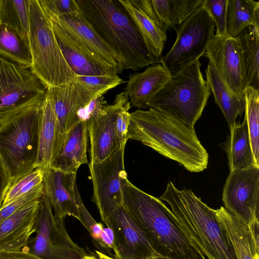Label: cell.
<instances>
[{"instance_id": "cell-40", "label": "cell", "mask_w": 259, "mask_h": 259, "mask_svg": "<svg viewBox=\"0 0 259 259\" xmlns=\"http://www.w3.org/2000/svg\"><path fill=\"white\" fill-rule=\"evenodd\" d=\"M105 104L103 96L95 98L78 110L76 115V122L84 121L88 124L98 115Z\"/></svg>"}, {"instance_id": "cell-19", "label": "cell", "mask_w": 259, "mask_h": 259, "mask_svg": "<svg viewBox=\"0 0 259 259\" xmlns=\"http://www.w3.org/2000/svg\"><path fill=\"white\" fill-rule=\"evenodd\" d=\"M48 18L62 53L76 76L117 74L115 71L102 62L82 47L57 21L51 18Z\"/></svg>"}, {"instance_id": "cell-17", "label": "cell", "mask_w": 259, "mask_h": 259, "mask_svg": "<svg viewBox=\"0 0 259 259\" xmlns=\"http://www.w3.org/2000/svg\"><path fill=\"white\" fill-rule=\"evenodd\" d=\"M46 15L57 21L82 47L117 73H121L111 49L101 38L79 11L64 15Z\"/></svg>"}, {"instance_id": "cell-46", "label": "cell", "mask_w": 259, "mask_h": 259, "mask_svg": "<svg viewBox=\"0 0 259 259\" xmlns=\"http://www.w3.org/2000/svg\"><path fill=\"white\" fill-rule=\"evenodd\" d=\"M80 259H99L94 255H86Z\"/></svg>"}, {"instance_id": "cell-41", "label": "cell", "mask_w": 259, "mask_h": 259, "mask_svg": "<svg viewBox=\"0 0 259 259\" xmlns=\"http://www.w3.org/2000/svg\"><path fill=\"white\" fill-rule=\"evenodd\" d=\"M76 199L78 204L80 216V222L84 226V227L87 229L90 233L96 224L97 222L91 216L90 213L88 212L86 208L85 207L82 200L81 199L78 189H76L75 191Z\"/></svg>"}, {"instance_id": "cell-11", "label": "cell", "mask_w": 259, "mask_h": 259, "mask_svg": "<svg viewBox=\"0 0 259 259\" xmlns=\"http://www.w3.org/2000/svg\"><path fill=\"white\" fill-rule=\"evenodd\" d=\"M124 148L122 146L116 149L101 162L88 163L93 186L92 201L96 204L103 222L122 204L121 181L126 173Z\"/></svg>"}, {"instance_id": "cell-36", "label": "cell", "mask_w": 259, "mask_h": 259, "mask_svg": "<svg viewBox=\"0 0 259 259\" xmlns=\"http://www.w3.org/2000/svg\"><path fill=\"white\" fill-rule=\"evenodd\" d=\"M228 3L229 0H203L202 6L206 10L213 21L217 27V34H227Z\"/></svg>"}, {"instance_id": "cell-6", "label": "cell", "mask_w": 259, "mask_h": 259, "mask_svg": "<svg viewBox=\"0 0 259 259\" xmlns=\"http://www.w3.org/2000/svg\"><path fill=\"white\" fill-rule=\"evenodd\" d=\"M28 43L30 69L47 89L76 81V75L66 62L38 0H30Z\"/></svg>"}, {"instance_id": "cell-29", "label": "cell", "mask_w": 259, "mask_h": 259, "mask_svg": "<svg viewBox=\"0 0 259 259\" xmlns=\"http://www.w3.org/2000/svg\"><path fill=\"white\" fill-rule=\"evenodd\" d=\"M259 29V2L252 0H229L226 33L235 38L246 27Z\"/></svg>"}, {"instance_id": "cell-35", "label": "cell", "mask_w": 259, "mask_h": 259, "mask_svg": "<svg viewBox=\"0 0 259 259\" xmlns=\"http://www.w3.org/2000/svg\"><path fill=\"white\" fill-rule=\"evenodd\" d=\"M76 80L84 84L96 97L103 96L108 91L123 82L117 74L76 76Z\"/></svg>"}, {"instance_id": "cell-26", "label": "cell", "mask_w": 259, "mask_h": 259, "mask_svg": "<svg viewBox=\"0 0 259 259\" xmlns=\"http://www.w3.org/2000/svg\"><path fill=\"white\" fill-rule=\"evenodd\" d=\"M118 1L131 18L148 50L159 59L167 39L166 32L130 0Z\"/></svg>"}, {"instance_id": "cell-42", "label": "cell", "mask_w": 259, "mask_h": 259, "mask_svg": "<svg viewBox=\"0 0 259 259\" xmlns=\"http://www.w3.org/2000/svg\"><path fill=\"white\" fill-rule=\"evenodd\" d=\"M0 259H42L30 252L28 246L18 250L0 252Z\"/></svg>"}, {"instance_id": "cell-18", "label": "cell", "mask_w": 259, "mask_h": 259, "mask_svg": "<svg viewBox=\"0 0 259 259\" xmlns=\"http://www.w3.org/2000/svg\"><path fill=\"white\" fill-rule=\"evenodd\" d=\"M76 177L75 172H64L51 167L44 170V192L58 219L71 216L80 221L75 195Z\"/></svg>"}, {"instance_id": "cell-43", "label": "cell", "mask_w": 259, "mask_h": 259, "mask_svg": "<svg viewBox=\"0 0 259 259\" xmlns=\"http://www.w3.org/2000/svg\"><path fill=\"white\" fill-rule=\"evenodd\" d=\"M98 244L106 249H112L115 256L117 254V249L114 243V237L112 230L109 228H103Z\"/></svg>"}, {"instance_id": "cell-47", "label": "cell", "mask_w": 259, "mask_h": 259, "mask_svg": "<svg viewBox=\"0 0 259 259\" xmlns=\"http://www.w3.org/2000/svg\"><path fill=\"white\" fill-rule=\"evenodd\" d=\"M142 259H162L156 256H149Z\"/></svg>"}, {"instance_id": "cell-3", "label": "cell", "mask_w": 259, "mask_h": 259, "mask_svg": "<svg viewBox=\"0 0 259 259\" xmlns=\"http://www.w3.org/2000/svg\"><path fill=\"white\" fill-rule=\"evenodd\" d=\"M79 11L114 53L121 72L158 62L118 0H75Z\"/></svg>"}, {"instance_id": "cell-5", "label": "cell", "mask_w": 259, "mask_h": 259, "mask_svg": "<svg viewBox=\"0 0 259 259\" xmlns=\"http://www.w3.org/2000/svg\"><path fill=\"white\" fill-rule=\"evenodd\" d=\"M42 103L24 109L0 124V159L10 186L34 169Z\"/></svg>"}, {"instance_id": "cell-23", "label": "cell", "mask_w": 259, "mask_h": 259, "mask_svg": "<svg viewBox=\"0 0 259 259\" xmlns=\"http://www.w3.org/2000/svg\"><path fill=\"white\" fill-rule=\"evenodd\" d=\"M205 73L207 83L231 129L235 123L238 115H241L245 111V97L239 96L233 91L221 78L210 62Z\"/></svg>"}, {"instance_id": "cell-22", "label": "cell", "mask_w": 259, "mask_h": 259, "mask_svg": "<svg viewBox=\"0 0 259 259\" xmlns=\"http://www.w3.org/2000/svg\"><path fill=\"white\" fill-rule=\"evenodd\" d=\"M88 137L85 122L79 121L73 125L68 132L60 152L52 160L51 167L64 172L76 173L81 165L89 163Z\"/></svg>"}, {"instance_id": "cell-12", "label": "cell", "mask_w": 259, "mask_h": 259, "mask_svg": "<svg viewBox=\"0 0 259 259\" xmlns=\"http://www.w3.org/2000/svg\"><path fill=\"white\" fill-rule=\"evenodd\" d=\"M259 167L230 171L224 186V208L242 222H259Z\"/></svg>"}, {"instance_id": "cell-45", "label": "cell", "mask_w": 259, "mask_h": 259, "mask_svg": "<svg viewBox=\"0 0 259 259\" xmlns=\"http://www.w3.org/2000/svg\"><path fill=\"white\" fill-rule=\"evenodd\" d=\"M99 259H115L99 251H96Z\"/></svg>"}, {"instance_id": "cell-4", "label": "cell", "mask_w": 259, "mask_h": 259, "mask_svg": "<svg viewBox=\"0 0 259 259\" xmlns=\"http://www.w3.org/2000/svg\"><path fill=\"white\" fill-rule=\"evenodd\" d=\"M159 199L169 204V213L176 225L207 259H236L215 209L191 189L179 190L169 181Z\"/></svg>"}, {"instance_id": "cell-2", "label": "cell", "mask_w": 259, "mask_h": 259, "mask_svg": "<svg viewBox=\"0 0 259 259\" xmlns=\"http://www.w3.org/2000/svg\"><path fill=\"white\" fill-rule=\"evenodd\" d=\"M122 204L162 259H207L174 222L169 207L158 198L121 178Z\"/></svg>"}, {"instance_id": "cell-8", "label": "cell", "mask_w": 259, "mask_h": 259, "mask_svg": "<svg viewBox=\"0 0 259 259\" xmlns=\"http://www.w3.org/2000/svg\"><path fill=\"white\" fill-rule=\"evenodd\" d=\"M214 26L207 12L201 6L179 25L175 42L158 62L170 76L181 72L205 54L214 34Z\"/></svg>"}, {"instance_id": "cell-9", "label": "cell", "mask_w": 259, "mask_h": 259, "mask_svg": "<svg viewBox=\"0 0 259 259\" xmlns=\"http://www.w3.org/2000/svg\"><path fill=\"white\" fill-rule=\"evenodd\" d=\"M47 91L30 69L0 57V124L42 103Z\"/></svg>"}, {"instance_id": "cell-39", "label": "cell", "mask_w": 259, "mask_h": 259, "mask_svg": "<svg viewBox=\"0 0 259 259\" xmlns=\"http://www.w3.org/2000/svg\"><path fill=\"white\" fill-rule=\"evenodd\" d=\"M38 2L47 15L59 16L79 10L75 0H38Z\"/></svg>"}, {"instance_id": "cell-1", "label": "cell", "mask_w": 259, "mask_h": 259, "mask_svg": "<svg viewBox=\"0 0 259 259\" xmlns=\"http://www.w3.org/2000/svg\"><path fill=\"white\" fill-rule=\"evenodd\" d=\"M128 139L141 142L191 172L207 167L208 155L194 127L165 113L149 108L130 113Z\"/></svg>"}, {"instance_id": "cell-34", "label": "cell", "mask_w": 259, "mask_h": 259, "mask_svg": "<svg viewBox=\"0 0 259 259\" xmlns=\"http://www.w3.org/2000/svg\"><path fill=\"white\" fill-rule=\"evenodd\" d=\"M44 170L39 168L21 178L9 188L2 206L4 207L43 183Z\"/></svg>"}, {"instance_id": "cell-24", "label": "cell", "mask_w": 259, "mask_h": 259, "mask_svg": "<svg viewBox=\"0 0 259 259\" xmlns=\"http://www.w3.org/2000/svg\"><path fill=\"white\" fill-rule=\"evenodd\" d=\"M217 218L234 249L236 259H259V250L254 246L246 224L223 206L215 209Z\"/></svg>"}, {"instance_id": "cell-14", "label": "cell", "mask_w": 259, "mask_h": 259, "mask_svg": "<svg viewBox=\"0 0 259 259\" xmlns=\"http://www.w3.org/2000/svg\"><path fill=\"white\" fill-rule=\"evenodd\" d=\"M221 78L235 93L244 97L247 83L241 41L227 34H214L205 53Z\"/></svg>"}, {"instance_id": "cell-44", "label": "cell", "mask_w": 259, "mask_h": 259, "mask_svg": "<svg viewBox=\"0 0 259 259\" xmlns=\"http://www.w3.org/2000/svg\"><path fill=\"white\" fill-rule=\"evenodd\" d=\"M10 185L9 177L0 159V209Z\"/></svg>"}, {"instance_id": "cell-33", "label": "cell", "mask_w": 259, "mask_h": 259, "mask_svg": "<svg viewBox=\"0 0 259 259\" xmlns=\"http://www.w3.org/2000/svg\"><path fill=\"white\" fill-rule=\"evenodd\" d=\"M245 117L255 162L259 165V91L247 87L244 92Z\"/></svg>"}, {"instance_id": "cell-13", "label": "cell", "mask_w": 259, "mask_h": 259, "mask_svg": "<svg viewBox=\"0 0 259 259\" xmlns=\"http://www.w3.org/2000/svg\"><path fill=\"white\" fill-rule=\"evenodd\" d=\"M47 93L51 98L56 117L52 160L60 152L68 132L77 123L76 115L78 110L96 97L77 80L48 89Z\"/></svg>"}, {"instance_id": "cell-16", "label": "cell", "mask_w": 259, "mask_h": 259, "mask_svg": "<svg viewBox=\"0 0 259 259\" xmlns=\"http://www.w3.org/2000/svg\"><path fill=\"white\" fill-rule=\"evenodd\" d=\"M126 93L116 95L112 104L105 105L98 115L87 124L90 141V162L99 163L116 149L115 125L117 114Z\"/></svg>"}, {"instance_id": "cell-15", "label": "cell", "mask_w": 259, "mask_h": 259, "mask_svg": "<svg viewBox=\"0 0 259 259\" xmlns=\"http://www.w3.org/2000/svg\"><path fill=\"white\" fill-rule=\"evenodd\" d=\"M104 223L114 234L117 249L115 259L160 258L145 234L121 206Z\"/></svg>"}, {"instance_id": "cell-30", "label": "cell", "mask_w": 259, "mask_h": 259, "mask_svg": "<svg viewBox=\"0 0 259 259\" xmlns=\"http://www.w3.org/2000/svg\"><path fill=\"white\" fill-rule=\"evenodd\" d=\"M0 57L26 68L32 58L28 41L10 26L0 24Z\"/></svg>"}, {"instance_id": "cell-20", "label": "cell", "mask_w": 259, "mask_h": 259, "mask_svg": "<svg viewBox=\"0 0 259 259\" xmlns=\"http://www.w3.org/2000/svg\"><path fill=\"white\" fill-rule=\"evenodd\" d=\"M40 199L20 209L0 224V252L20 250L28 246L36 231Z\"/></svg>"}, {"instance_id": "cell-10", "label": "cell", "mask_w": 259, "mask_h": 259, "mask_svg": "<svg viewBox=\"0 0 259 259\" xmlns=\"http://www.w3.org/2000/svg\"><path fill=\"white\" fill-rule=\"evenodd\" d=\"M64 219L55 217L44 192L40 198L37 233L32 253L42 259H80L87 255L69 236Z\"/></svg>"}, {"instance_id": "cell-31", "label": "cell", "mask_w": 259, "mask_h": 259, "mask_svg": "<svg viewBox=\"0 0 259 259\" xmlns=\"http://www.w3.org/2000/svg\"><path fill=\"white\" fill-rule=\"evenodd\" d=\"M247 87L259 89V29L245 28L239 34Z\"/></svg>"}, {"instance_id": "cell-38", "label": "cell", "mask_w": 259, "mask_h": 259, "mask_svg": "<svg viewBox=\"0 0 259 259\" xmlns=\"http://www.w3.org/2000/svg\"><path fill=\"white\" fill-rule=\"evenodd\" d=\"M44 193L43 183L0 209V224L24 206L39 200Z\"/></svg>"}, {"instance_id": "cell-21", "label": "cell", "mask_w": 259, "mask_h": 259, "mask_svg": "<svg viewBox=\"0 0 259 259\" xmlns=\"http://www.w3.org/2000/svg\"><path fill=\"white\" fill-rule=\"evenodd\" d=\"M170 76L160 64L152 65L143 72L130 74L124 89L131 107L147 108V104L167 82Z\"/></svg>"}, {"instance_id": "cell-7", "label": "cell", "mask_w": 259, "mask_h": 259, "mask_svg": "<svg viewBox=\"0 0 259 259\" xmlns=\"http://www.w3.org/2000/svg\"><path fill=\"white\" fill-rule=\"evenodd\" d=\"M196 60L169 80L147 104L172 116L187 125L194 127L210 95V90Z\"/></svg>"}, {"instance_id": "cell-32", "label": "cell", "mask_w": 259, "mask_h": 259, "mask_svg": "<svg viewBox=\"0 0 259 259\" xmlns=\"http://www.w3.org/2000/svg\"><path fill=\"white\" fill-rule=\"evenodd\" d=\"M30 0H0V24L7 25L28 41Z\"/></svg>"}, {"instance_id": "cell-27", "label": "cell", "mask_w": 259, "mask_h": 259, "mask_svg": "<svg viewBox=\"0 0 259 259\" xmlns=\"http://www.w3.org/2000/svg\"><path fill=\"white\" fill-rule=\"evenodd\" d=\"M155 19L162 30L180 25L202 5L203 0H149Z\"/></svg>"}, {"instance_id": "cell-28", "label": "cell", "mask_w": 259, "mask_h": 259, "mask_svg": "<svg viewBox=\"0 0 259 259\" xmlns=\"http://www.w3.org/2000/svg\"><path fill=\"white\" fill-rule=\"evenodd\" d=\"M55 130V113L51 98L47 93L41 105L38 153L34 169L45 170L51 167Z\"/></svg>"}, {"instance_id": "cell-25", "label": "cell", "mask_w": 259, "mask_h": 259, "mask_svg": "<svg viewBox=\"0 0 259 259\" xmlns=\"http://www.w3.org/2000/svg\"><path fill=\"white\" fill-rule=\"evenodd\" d=\"M230 131L225 144L230 171L259 167L252 153L246 120L244 119L241 123L235 122Z\"/></svg>"}, {"instance_id": "cell-37", "label": "cell", "mask_w": 259, "mask_h": 259, "mask_svg": "<svg viewBox=\"0 0 259 259\" xmlns=\"http://www.w3.org/2000/svg\"><path fill=\"white\" fill-rule=\"evenodd\" d=\"M128 97L125 96L118 111L115 125V140L117 148L125 146L128 140L127 132L130 124L131 108Z\"/></svg>"}]
</instances>
